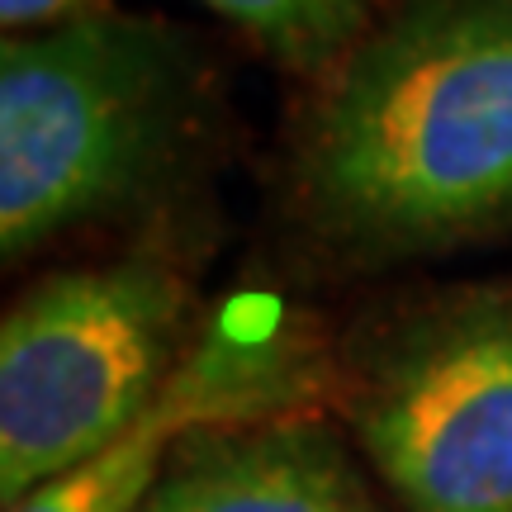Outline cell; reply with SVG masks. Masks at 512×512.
<instances>
[{"instance_id":"obj_6","label":"cell","mask_w":512,"mask_h":512,"mask_svg":"<svg viewBox=\"0 0 512 512\" xmlns=\"http://www.w3.org/2000/svg\"><path fill=\"white\" fill-rule=\"evenodd\" d=\"M138 512H394L342 422L318 408L195 427Z\"/></svg>"},{"instance_id":"obj_1","label":"cell","mask_w":512,"mask_h":512,"mask_svg":"<svg viewBox=\"0 0 512 512\" xmlns=\"http://www.w3.org/2000/svg\"><path fill=\"white\" fill-rule=\"evenodd\" d=\"M271 214L323 280L512 242V0H389L304 86Z\"/></svg>"},{"instance_id":"obj_2","label":"cell","mask_w":512,"mask_h":512,"mask_svg":"<svg viewBox=\"0 0 512 512\" xmlns=\"http://www.w3.org/2000/svg\"><path fill=\"white\" fill-rule=\"evenodd\" d=\"M219 114V67L162 15L100 10L0 43V252L124 219L181 176Z\"/></svg>"},{"instance_id":"obj_4","label":"cell","mask_w":512,"mask_h":512,"mask_svg":"<svg viewBox=\"0 0 512 512\" xmlns=\"http://www.w3.org/2000/svg\"><path fill=\"white\" fill-rule=\"evenodd\" d=\"M209 313L176 256L128 252L34 280L0 323L5 508L152 413Z\"/></svg>"},{"instance_id":"obj_8","label":"cell","mask_w":512,"mask_h":512,"mask_svg":"<svg viewBox=\"0 0 512 512\" xmlns=\"http://www.w3.org/2000/svg\"><path fill=\"white\" fill-rule=\"evenodd\" d=\"M100 10H114V0H0V24L5 34H34V29H57Z\"/></svg>"},{"instance_id":"obj_5","label":"cell","mask_w":512,"mask_h":512,"mask_svg":"<svg viewBox=\"0 0 512 512\" xmlns=\"http://www.w3.org/2000/svg\"><path fill=\"white\" fill-rule=\"evenodd\" d=\"M332 342L275 299H242L204 323L157 408L100 456L24 494L5 512H138L171 451L209 422L271 418L328 403Z\"/></svg>"},{"instance_id":"obj_7","label":"cell","mask_w":512,"mask_h":512,"mask_svg":"<svg viewBox=\"0 0 512 512\" xmlns=\"http://www.w3.org/2000/svg\"><path fill=\"white\" fill-rule=\"evenodd\" d=\"M299 86L328 76L375 29L389 0H195Z\"/></svg>"},{"instance_id":"obj_3","label":"cell","mask_w":512,"mask_h":512,"mask_svg":"<svg viewBox=\"0 0 512 512\" xmlns=\"http://www.w3.org/2000/svg\"><path fill=\"white\" fill-rule=\"evenodd\" d=\"M328 403L399 512H512V275L370 304Z\"/></svg>"}]
</instances>
